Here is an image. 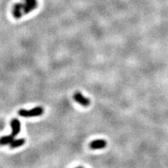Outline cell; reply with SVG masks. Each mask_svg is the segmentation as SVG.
I'll use <instances>...</instances> for the list:
<instances>
[{
    "instance_id": "obj_5",
    "label": "cell",
    "mask_w": 168,
    "mask_h": 168,
    "mask_svg": "<svg viewBox=\"0 0 168 168\" xmlns=\"http://www.w3.org/2000/svg\"><path fill=\"white\" fill-rule=\"evenodd\" d=\"M90 147L92 149H104L106 147V142L104 139H97L90 143Z\"/></svg>"
},
{
    "instance_id": "obj_3",
    "label": "cell",
    "mask_w": 168,
    "mask_h": 168,
    "mask_svg": "<svg viewBox=\"0 0 168 168\" xmlns=\"http://www.w3.org/2000/svg\"><path fill=\"white\" fill-rule=\"evenodd\" d=\"M74 100L76 102H78L84 106H88L90 104V100L85 97L81 92H76L74 95Z\"/></svg>"
},
{
    "instance_id": "obj_1",
    "label": "cell",
    "mask_w": 168,
    "mask_h": 168,
    "mask_svg": "<svg viewBox=\"0 0 168 168\" xmlns=\"http://www.w3.org/2000/svg\"><path fill=\"white\" fill-rule=\"evenodd\" d=\"M38 7L37 0H21V2L14 4L12 13L14 18L20 19L24 15L29 13Z\"/></svg>"
},
{
    "instance_id": "obj_7",
    "label": "cell",
    "mask_w": 168,
    "mask_h": 168,
    "mask_svg": "<svg viewBox=\"0 0 168 168\" xmlns=\"http://www.w3.org/2000/svg\"><path fill=\"white\" fill-rule=\"evenodd\" d=\"M25 143V139L22 138V139H14L13 142L11 143L9 145H10V148L15 149L21 147V146H23Z\"/></svg>"
},
{
    "instance_id": "obj_4",
    "label": "cell",
    "mask_w": 168,
    "mask_h": 168,
    "mask_svg": "<svg viewBox=\"0 0 168 168\" xmlns=\"http://www.w3.org/2000/svg\"><path fill=\"white\" fill-rule=\"evenodd\" d=\"M11 127L12 132L11 135L13 137H15L19 134L20 132V122L18 119H13L11 121Z\"/></svg>"
},
{
    "instance_id": "obj_2",
    "label": "cell",
    "mask_w": 168,
    "mask_h": 168,
    "mask_svg": "<svg viewBox=\"0 0 168 168\" xmlns=\"http://www.w3.org/2000/svg\"><path fill=\"white\" fill-rule=\"evenodd\" d=\"M44 114V109L41 106L34 108L30 110L21 109L18 111V114L23 117H34L41 116Z\"/></svg>"
},
{
    "instance_id": "obj_6",
    "label": "cell",
    "mask_w": 168,
    "mask_h": 168,
    "mask_svg": "<svg viewBox=\"0 0 168 168\" xmlns=\"http://www.w3.org/2000/svg\"><path fill=\"white\" fill-rule=\"evenodd\" d=\"M14 140V137L11 135L4 136L0 138V145L4 146L7 144H10Z\"/></svg>"
}]
</instances>
